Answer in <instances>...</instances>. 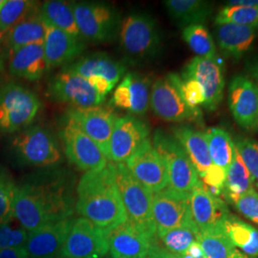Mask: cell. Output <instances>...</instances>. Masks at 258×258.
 <instances>
[{
  "label": "cell",
  "mask_w": 258,
  "mask_h": 258,
  "mask_svg": "<svg viewBox=\"0 0 258 258\" xmlns=\"http://www.w3.org/2000/svg\"><path fill=\"white\" fill-rule=\"evenodd\" d=\"M205 135L212 164L227 171L231 165L234 149V142L231 135L226 130L219 127L208 129Z\"/></svg>",
  "instance_id": "obj_32"
},
{
  "label": "cell",
  "mask_w": 258,
  "mask_h": 258,
  "mask_svg": "<svg viewBox=\"0 0 258 258\" xmlns=\"http://www.w3.org/2000/svg\"><path fill=\"white\" fill-rule=\"evenodd\" d=\"M37 95L18 83L0 89V132L15 134L30 126L40 108Z\"/></svg>",
  "instance_id": "obj_8"
},
{
  "label": "cell",
  "mask_w": 258,
  "mask_h": 258,
  "mask_svg": "<svg viewBox=\"0 0 258 258\" xmlns=\"http://www.w3.org/2000/svg\"><path fill=\"white\" fill-rule=\"evenodd\" d=\"M234 146L249 170L252 183L258 187V142L247 137H237Z\"/></svg>",
  "instance_id": "obj_40"
},
{
  "label": "cell",
  "mask_w": 258,
  "mask_h": 258,
  "mask_svg": "<svg viewBox=\"0 0 258 258\" xmlns=\"http://www.w3.org/2000/svg\"><path fill=\"white\" fill-rule=\"evenodd\" d=\"M40 8L35 1L29 0H6L0 10V41L22 19Z\"/></svg>",
  "instance_id": "obj_34"
},
{
  "label": "cell",
  "mask_w": 258,
  "mask_h": 258,
  "mask_svg": "<svg viewBox=\"0 0 258 258\" xmlns=\"http://www.w3.org/2000/svg\"><path fill=\"white\" fill-rule=\"evenodd\" d=\"M216 36L222 53L238 59L249 50L257 37L258 28L226 23L216 25Z\"/></svg>",
  "instance_id": "obj_27"
},
{
  "label": "cell",
  "mask_w": 258,
  "mask_h": 258,
  "mask_svg": "<svg viewBox=\"0 0 258 258\" xmlns=\"http://www.w3.org/2000/svg\"><path fill=\"white\" fill-rule=\"evenodd\" d=\"M148 140L149 128L144 120L132 115L118 118L111 135L109 161L125 164Z\"/></svg>",
  "instance_id": "obj_16"
},
{
  "label": "cell",
  "mask_w": 258,
  "mask_h": 258,
  "mask_svg": "<svg viewBox=\"0 0 258 258\" xmlns=\"http://www.w3.org/2000/svg\"><path fill=\"white\" fill-rule=\"evenodd\" d=\"M226 23L258 28V7L224 6L215 17V24Z\"/></svg>",
  "instance_id": "obj_39"
},
{
  "label": "cell",
  "mask_w": 258,
  "mask_h": 258,
  "mask_svg": "<svg viewBox=\"0 0 258 258\" xmlns=\"http://www.w3.org/2000/svg\"><path fill=\"white\" fill-rule=\"evenodd\" d=\"M147 258H156L155 254H154V252H153V248H152V249H151V252L149 253V255H148V257Z\"/></svg>",
  "instance_id": "obj_51"
},
{
  "label": "cell",
  "mask_w": 258,
  "mask_h": 258,
  "mask_svg": "<svg viewBox=\"0 0 258 258\" xmlns=\"http://www.w3.org/2000/svg\"><path fill=\"white\" fill-rule=\"evenodd\" d=\"M88 83L91 84L93 88L99 93L101 96L106 98L107 94L112 91L115 84L109 82L107 79L102 76H93L87 79Z\"/></svg>",
  "instance_id": "obj_45"
},
{
  "label": "cell",
  "mask_w": 258,
  "mask_h": 258,
  "mask_svg": "<svg viewBox=\"0 0 258 258\" xmlns=\"http://www.w3.org/2000/svg\"><path fill=\"white\" fill-rule=\"evenodd\" d=\"M58 258H76V257H67V256H60V257Z\"/></svg>",
  "instance_id": "obj_54"
},
{
  "label": "cell",
  "mask_w": 258,
  "mask_h": 258,
  "mask_svg": "<svg viewBox=\"0 0 258 258\" xmlns=\"http://www.w3.org/2000/svg\"><path fill=\"white\" fill-rule=\"evenodd\" d=\"M46 25L39 15V9L30 14L4 37L3 44L10 55L20 48L44 42Z\"/></svg>",
  "instance_id": "obj_28"
},
{
  "label": "cell",
  "mask_w": 258,
  "mask_h": 258,
  "mask_svg": "<svg viewBox=\"0 0 258 258\" xmlns=\"http://www.w3.org/2000/svg\"><path fill=\"white\" fill-rule=\"evenodd\" d=\"M199 83L203 88L206 102L204 108L212 112L216 110L224 96L225 78L221 60L195 56L185 65L181 76Z\"/></svg>",
  "instance_id": "obj_14"
},
{
  "label": "cell",
  "mask_w": 258,
  "mask_h": 258,
  "mask_svg": "<svg viewBox=\"0 0 258 258\" xmlns=\"http://www.w3.org/2000/svg\"><path fill=\"white\" fill-rule=\"evenodd\" d=\"M151 143L166 162L168 187L190 194L195 187L202 184L191 161L173 135L159 129L155 131Z\"/></svg>",
  "instance_id": "obj_7"
},
{
  "label": "cell",
  "mask_w": 258,
  "mask_h": 258,
  "mask_svg": "<svg viewBox=\"0 0 258 258\" xmlns=\"http://www.w3.org/2000/svg\"><path fill=\"white\" fill-rule=\"evenodd\" d=\"M189 194L170 187L153 194L152 217L157 231L196 226L190 212Z\"/></svg>",
  "instance_id": "obj_13"
},
{
  "label": "cell",
  "mask_w": 258,
  "mask_h": 258,
  "mask_svg": "<svg viewBox=\"0 0 258 258\" xmlns=\"http://www.w3.org/2000/svg\"><path fill=\"white\" fill-rule=\"evenodd\" d=\"M25 258H31V257H28V256H27V257H25Z\"/></svg>",
  "instance_id": "obj_57"
},
{
  "label": "cell",
  "mask_w": 258,
  "mask_h": 258,
  "mask_svg": "<svg viewBox=\"0 0 258 258\" xmlns=\"http://www.w3.org/2000/svg\"><path fill=\"white\" fill-rule=\"evenodd\" d=\"M46 95L55 102L69 103L78 108L100 106L105 101L86 79L63 69L51 78Z\"/></svg>",
  "instance_id": "obj_11"
},
{
  "label": "cell",
  "mask_w": 258,
  "mask_h": 258,
  "mask_svg": "<svg viewBox=\"0 0 258 258\" xmlns=\"http://www.w3.org/2000/svg\"><path fill=\"white\" fill-rule=\"evenodd\" d=\"M109 252L105 231L86 218L72 222L60 250V256L103 258Z\"/></svg>",
  "instance_id": "obj_12"
},
{
  "label": "cell",
  "mask_w": 258,
  "mask_h": 258,
  "mask_svg": "<svg viewBox=\"0 0 258 258\" xmlns=\"http://www.w3.org/2000/svg\"><path fill=\"white\" fill-rule=\"evenodd\" d=\"M153 252L156 258H181L178 254L172 253L166 249H160L157 246L153 247Z\"/></svg>",
  "instance_id": "obj_48"
},
{
  "label": "cell",
  "mask_w": 258,
  "mask_h": 258,
  "mask_svg": "<svg viewBox=\"0 0 258 258\" xmlns=\"http://www.w3.org/2000/svg\"><path fill=\"white\" fill-rule=\"evenodd\" d=\"M252 185L253 183L249 170L234 146L231 165L227 170L223 195L225 197L241 195L253 188Z\"/></svg>",
  "instance_id": "obj_33"
},
{
  "label": "cell",
  "mask_w": 258,
  "mask_h": 258,
  "mask_svg": "<svg viewBox=\"0 0 258 258\" xmlns=\"http://www.w3.org/2000/svg\"><path fill=\"white\" fill-rule=\"evenodd\" d=\"M129 171L152 194L168 187V172L166 162L150 139L125 163Z\"/></svg>",
  "instance_id": "obj_17"
},
{
  "label": "cell",
  "mask_w": 258,
  "mask_h": 258,
  "mask_svg": "<svg viewBox=\"0 0 258 258\" xmlns=\"http://www.w3.org/2000/svg\"><path fill=\"white\" fill-rule=\"evenodd\" d=\"M249 73L251 75L252 79L254 80V83H256L258 85V60L250 66Z\"/></svg>",
  "instance_id": "obj_49"
},
{
  "label": "cell",
  "mask_w": 258,
  "mask_h": 258,
  "mask_svg": "<svg viewBox=\"0 0 258 258\" xmlns=\"http://www.w3.org/2000/svg\"><path fill=\"white\" fill-rule=\"evenodd\" d=\"M222 230L234 248L243 253L258 257V230L229 213L221 224Z\"/></svg>",
  "instance_id": "obj_30"
},
{
  "label": "cell",
  "mask_w": 258,
  "mask_h": 258,
  "mask_svg": "<svg viewBox=\"0 0 258 258\" xmlns=\"http://www.w3.org/2000/svg\"><path fill=\"white\" fill-rule=\"evenodd\" d=\"M61 69L86 80L93 76H102L116 85L124 77L126 66L105 53H96L81 57Z\"/></svg>",
  "instance_id": "obj_24"
},
{
  "label": "cell",
  "mask_w": 258,
  "mask_h": 258,
  "mask_svg": "<svg viewBox=\"0 0 258 258\" xmlns=\"http://www.w3.org/2000/svg\"><path fill=\"white\" fill-rule=\"evenodd\" d=\"M10 145L15 158L25 166L52 167L62 161L57 140L51 131L39 125L15 133Z\"/></svg>",
  "instance_id": "obj_5"
},
{
  "label": "cell",
  "mask_w": 258,
  "mask_h": 258,
  "mask_svg": "<svg viewBox=\"0 0 258 258\" xmlns=\"http://www.w3.org/2000/svg\"><path fill=\"white\" fill-rule=\"evenodd\" d=\"M150 81L138 73L124 75L120 84L113 93L110 104L142 116L146 114L150 101Z\"/></svg>",
  "instance_id": "obj_21"
},
{
  "label": "cell",
  "mask_w": 258,
  "mask_h": 258,
  "mask_svg": "<svg viewBox=\"0 0 258 258\" xmlns=\"http://www.w3.org/2000/svg\"><path fill=\"white\" fill-rule=\"evenodd\" d=\"M10 74L35 82L47 72L44 42L20 48L10 55Z\"/></svg>",
  "instance_id": "obj_25"
},
{
  "label": "cell",
  "mask_w": 258,
  "mask_h": 258,
  "mask_svg": "<svg viewBox=\"0 0 258 258\" xmlns=\"http://www.w3.org/2000/svg\"><path fill=\"white\" fill-rule=\"evenodd\" d=\"M225 6L258 7V0H231V1H227Z\"/></svg>",
  "instance_id": "obj_47"
},
{
  "label": "cell",
  "mask_w": 258,
  "mask_h": 258,
  "mask_svg": "<svg viewBox=\"0 0 258 258\" xmlns=\"http://www.w3.org/2000/svg\"><path fill=\"white\" fill-rule=\"evenodd\" d=\"M189 205L192 219L199 231L220 226L230 213L220 197L210 192L203 183L189 194Z\"/></svg>",
  "instance_id": "obj_23"
},
{
  "label": "cell",
  "mask_w": 258,
  "mask_h": 258,
  "mask_svg": "<svg viewBox=\"0 0 258 258\" xmlns=\"http://www.w3.org/2000/svg\"><path fill=\"white\" fill-rule=\"evenodd\" d=\"M120 45L131 64L156 58L162 48V36L155 19L146 13H133L121 20Z\"/></svg>",
  "instance_id": "obj_3"
},
{
  "label": "cell",
  "mask_w": 258,
  "mask_h": 258,
  "mask_svg": "<svg viewBox=\"0 0 258 258\" xmlns=\"http://www.w3.org/2000/svg\"><path fill=\"white\" fill-rule=\"evenodd\" d=\"M164 6L171 19L181 27L204 25L212 16L213 5L204 0H166Z\"/></svg>",
  "instance_id": "obj_29"
},
{
  "label": "cell",
  "mask_w": 258,
  "mask_h": 258,
  "mask_svg": "<svg viewBox=\"0 0 258 258\" xmlns=\"http://www.w3.org/2000/svg\"><path fill=\"white\" fill-rule=\"evenodd\" d=\"M18 185L9 170L0 166V225L14 219V203Z\"/></svg>",
  "instance_id": "obj_38"
},
{
  "label": "cell",
  "mask_w": 258,
  "mask_h": 258,
  "mask_svg": "<svg viewBox=\"0 0 258 258\" xmlns=\"http://www.w3.org/2000/svg\"><path fill=\"white\" fill-rule=\"evenodd\" d=\"M85 49L83 38L76 37L59 29L46 25L44 54L47 71L64 67L75 61Z\"/></svg>",
  "instance_id": "obj_22"
},
{
  "label": "cell",
  "mask_w": 258,
  "mask_h": 258,
  "mask_svg": "<svg viewBox=\"0 0 258 258\" xmlns=\"http://www.w3.org/2000/svg\"><path fill=\"white\" fill-rule=\"evenodd\" d=\"M172 132L174 138L186 152L198 175L202 178L207 170L212 166L205 133L185 124L173 127Z\"/></svg>",
  "instance_id": "obj_26"
},
{
  "label": "cell",
  "mask_w": 258,
  "mask_h": 258,
  "mask_svg": "<svg viewBox=\"0 0 258 258\" xmlns=\"http://www.w3.org/2000/svg\"><path fill=\"white\" fill-rule=\"evenodd\" d=\"M229 106L241 128L254 130L257 126L258 85L245 76H235L229 85Z\"/></svg>",
  "instance_id": "obj_18"
},
{
  "label": "cell",
  "mask_w": 258,
  "mask_h": 258,
  "mask_svg": "<svg viewBox=\"0 0 258 258\" xmlns=\"http://www.w3.org/2000/svg\"><path fill=\"white\" fill-rule=\"evenodd\" d=\"M68 161L85 172L100 170L109 163L101 148L73 121L65 120L59 133Z\"/></svg>",
  "instance_id": "obj_10"
},
{
  "label": "cell",
  "mask_w": 258,
  "mask_h": 258,
  "mask_svg": "<svg viewBox=\"0 0 258 258\" xmlns=\"http://www.w3.org/2000/svg\"><path fill=\"white\" fill-rule=\"evenodd\" d=\"M226 198L247 219L258 225V192L254 188L241 195L228 196Z\"/></svg>",
  "instance_id": "obj_41"
},
{
  "label": "cell",
  "mask_w": 258,
  "mask_h": 258,
  "mask_svg": "<svg viewBox=\"0 0 258 258\" xmlns=\"http://www.w3.org/2000/svg\"><path fill=\"white\" fill-rule=\"evenodd\" d=\"M157 234L165 245L166 250L180 255L184 253L194 243L198 242L199 230L197 226L181 227L157 231Z\"/></svg>",
  "instance_id": "obj_37"
},
{
  "label": "cell",
  "mask_w": 258,
  "mask_h": 258,
  "mask_svg": "<svg viewBox=\"0 0 258 258\" xmlns=\"http://www.w3.org/2000/svg\"><path fill=\"white\" fill-rule=\"evenodd\" d=\"M118 119L113 111L103 106L86 108L71 107L66 113V120L73 121L101 148L105 157L110 158V138Z\"/></svg>",
  "instance_id": "obj_15"
},
{
  "label": "cell",
  "mask_w": 258,
  "mask_h": 258,
  "mask_svg": "<svg viewBox=\"0 0 258 258\" xmlns=\"http://www.w3.org/2000/svg\"><path fill=\"white\" fill-rule=\"evenodd\" d=\"M111 256L123 258H147L156 246L153 240L129 220L105 231Z\"/></svg>",
  "instance_id": "obj_19"
},
{
  "label": "cell",
  "mask_w": 258,
  "mask_h": 258,
  "mask_svg": "<svg viewBox=\"0 0 258 258\" xmlns=\"http://www.w3.org/2000/svg\"><path fill=\"white\" fill-rule=\"evenodd\" d=\"M1 44L4 45V44H3V41H0V45H1ZM0 49H1V47H0ZM0 51H1V50H0ZM0 66H1V57H0Z\"/></svg>",
  "instance_id": "obj_53"
},
{
  "label": "cell",
  "mask_w": 258,
  "mask_h": 258,
  "mask_svg": "<svg viewBox=\"0 0 258 258\" xmlns=\"http://www.w3.org/2000/svg\"><path fill=\"white\" fill-rule=\"evenodd\" d=\"M227 171L219 166H212L207 170V172L201 178L205 183V186L212 192L213 195L219 197L223 194L224 186L226 183Z\"/></svg>",
  "instance_id": "obj_44"
},
{
  "label": "cell",
  "mask_w": 258,
  "mask_h": 258,
  "mask_svg": "<svg viewBox=\"0 0 258 258\" xmlns=\"http://www.w3.org/2000/svg\"><path fill=\"white\" fill-rule=\"evenodd\" d=\"M229 258H258V257H251V256H249V255H247V254H245V253H243L242 251H240L238 249H233V251L231 252V255H230V257Z\"/></svg>",
  "instance_id": "obj_50"
},
{
  "label": "cell",
  "mask_w": 258,
  "mask_h": 258,
  "mask_svg": "<svg viewBox=\"0 0 258 258\" xmlns=\"http://www.w3.org/2000/svg\"><path fill=\"white\" fill-rule=\"evenodd\" d=\"M9 224L0 225V249L24 248L29 232L23 228H13Z\"/></svg>",
  "instance_id": "obj_43"
},
{
  "label": "cell",
  "mask_w": 258,
  "mask_h": 258,
  "mask_svg": "<svg viewBox=\"0 0 258 258\" xmlns=\"http://www.w3.org/2000/svg\"><path fill=\"white\" fill-rule=\"evenodd\" d=\"M76 210L104 231L127 220L115 181L113 163L82 176L77 186Z\"/></svg>",
  "instance_id": "obj_2"
},
{
  "label": "cell",
  "mask_w": 258,
  "mask_h": 258,
  "mask_svg": "<svg viewBox=\"0 0 258 258\" xmlns=\"http://www.w3.org/2000/svg\"><path fill=\"white\" fill-rule=\"evenodd\" d=\"M106 258H123V257H114V256H110V257H106Z\"/></svg>",
  "instance_id": "obj_55"
},
{
  "label": "cell",
  "mask_w": 258,
  "mask_h": 258,
  "mask_svg": "<svg viewBox=\"0 0 258 258\" xmlns=\"http://www.w3.org/2000/svg\"><path fill=\"white\" fill-rule=\"evenodd\" d=\"M5 2H6V0H0V10L2 9L3 5L5 4Z\"/></svg>",
  "instance_id": "obj_52"
},
{
  "label": "cell",
  "mask_w": 258,
  "mask_h": 258,
  "mask_svg": "<svg viewBox=\"0 0 258 258\" xmlns=\"http://www.w3.org/2000/svg\"><path fill=\"white\" fill-rule=\"evenodd\" d=\"M149 105L159 118L170 122L189 121L203 124V114L199 107L188 105L178 89L174 73L160 78L150 89Z\"/></svg>",
  "instance_id": "obj_9"
},
{
  "label": "cell",
  "mask_w": 258,
  "mask_h": 258,
  "mask_svg": "<svg viewBox=\"0 0 258 258\" xmlns=\"http://www.w3.org/2000/svg\"><path fill=\"white\" fill-rule=\"evenodd\" d=\"M176 84L185 102L194 107L199 105L204 106L206 98L202 86L194 80L183 79L181 76L174 73Z\"/></svg>",
  "instance_id": "obj_42"
},
{
  "label": "cell",
  "mask_w": 258,
  "mask_h": 258,
  "mask_svg": "<svg viewBox=\"0 0 258 258\" xmlns=\"http://www.w3.org/2000/svg\"><path fill=\"white\" fill-rule=\"evenodd\" d=\"M39 15L45 25L59 29L76 37H81L75 19L73 2L49 0L40 5Z\"/></svg>",
  "instance_id": "obj_31"
},
{
  "label": "cell",
  "mask_w": 258,
  "mask_h": 258,
  "mask_svg": "<svg viewBox=\"0 0 258 258\" xmlns=\"http://www.w3.org/2000/svg\"><path fill=\"white\" fill-rule=\"evenodd\" d=\"M198 243L208 258H229L235 249L222 230L221 225L199 231Z\"/></svg>",
  "instance_id": "obj_36"
},
{
  "label": "cell",
  "mask_w": 258,
  "mask_h": 258,
  "mask_svg": "<svg viewBox=\"0 0 258 258\" xmlns=\"http://www.w3.org/2000/svg\"><path fill=\"white\" fill-rule=\"evenodd\" d=\"M27 253L24 248L0 249V258H25Z\"/></svg>",
  "instance_id": "obj_46"
},
{
  "label": "cell",
  "mask_w": 258,
  "mask_h": 258,
  "mask_svg": "<svg viewBox=\"0 0 258 258\" xmlns=\"http://www.w3.org/2000/svg\"><path fill=\"white\" fill-rule=\"evenodd\" d=\"M74 180L64 170L54 169L33 176L17 187L14 218L28 232L69 219L74 212Z\"/></svg>",
  "instance_id": "obj_1"
},
{
  "label": "cell",
  "mask_w": 258,
  "mask_h": 258,
  "mask_svg": "<svg viewBox=\"0 0 258 258\" xmlns=\"http://www.w3.org/2000/svg\"><path fill=\"white\" fill-rule=\"evenodd\" d=\"M75 19L82 38L94 43L113 41L120 32V14L102 2H73Z\"/></svg>",
  "instance_id": "obj_6"
},
{
  "label": "cell",
  "mask_w": 258,
  "mask_h": 258,
  "mask_svg": "<svg viewBox=\"0 0 258 258\" xmlns=\"http://www.w3.org/2000/svg\"><path fill=\"white\" fill-rule=\"evenodd\" d=\"M182 37L187 46L196 54V56L204 58H217L216 47L208 28L202 24H195L184 27Z\"/></svg>",
  "instance_id": "obj_35"
},
{
  "label": "cell",
  "mask_w": 258,
  "mask_h": 258,
  "mask_svg": "<svg viewBox=\"0 0 258 258\" xmlns=\"http://www.w3.org/2000/svg\"><path fill=\"white\" fill-rule=\"evenodd\" d=\"M115 181L127 215L140 231L154 240L156 226L152 217L153 194L131 174L125 164H114Z\"/></svg>",
  "instance_id": "obj_4"
},
{
  "label": "cell",
  "mask_w": 258,
  "mask_h": 258,
  "mask_svg": "<svg viewBox=\"0 0 258 258\" xmlns=\"http://www.w3.org/2000/svg\"><path fill=\"white\" fill-rule=\"evenodd\" d=\"M257 126H258V118H257Z\"/></svg>",
  "instance_id": "obj_56"
},
{
  "label": "cell",
  "mask_w": 258,
  "mask_h": 258,
  "mask_svg": "<svg viewBox=\"0 0 258 258\" xmlns=\"http://www.w3.org/2000/svg\"><path fill=\"white\" fill-rule=\"evenodd\" d=\"M72 222L70 219L53 222L29 232L24 246L28 257L55 258L60 254Z\"/></svg>",
  "instance_id": "obj_20"
}]
</instances>
